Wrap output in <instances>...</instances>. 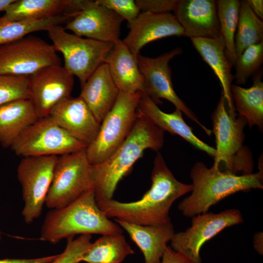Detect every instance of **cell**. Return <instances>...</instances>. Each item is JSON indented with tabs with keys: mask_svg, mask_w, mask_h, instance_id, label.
Returning a JSON list of instances; mask_svg holds the SVG:
<instances>
[{
	"mask_svg": "<svg viewBox=\"0 0 263 263\" xmlns=\"http://www.w3.org/2000/svg\"><path fill=\"white\" fill-rule=\"evenodd\" d=\"M123 20L114 12L95 0H84L81 10L66 23L64 29L80 37L114 43L120 39Z\"/></svg>",
	"mask_w": 263,
	"mask_h": 263,
	"instance_id": "15",
	"label": "cell"
},
{
	"mask_svg": "<svg viewBox=\"0 0 263 263\" xmlns=\"http://www.w3.org/2000/svg\"><path fill=\"white\" fill-rule=\"evenodd\" d=\"M238 23L235 37L237 58L247 47L263 41V22L250 8L246 0L240 1Z\"/></svg>",
	"mask_w": 263,
	"mask_h": 263,
	"instance_id": "28",
	"label": "cell"
},
{
	"mask_svg": "<svg viewBox=\"0 0 263 263\" xmlns=\"http://www.w3.org/2000/svg\"><path fill=\"white\" fill-rule=\"evenodd\" d=\"M84 0H14L0 17V24L36 20L81 10Z\"/></svg>",
	"mask_w": 263,
	"mask_h": 263,
	"instance_id": "21",
	"label": "cell"
},
{
	"mask_svg": "<svg viewBox=\"0 0 263 263\" xmlns=\"http://www.w3.org/2000/svg\"><path fill=\"white\" fill-rule=\"evenodd\" d=\"M213 131L216 144L213 166L234 174L252 173L253 162L250 151L243 145L244 128L247 122L241 116L236 118L228 110L222 94L212 113Z\"/></svg>",
	"mask_w": 263,
	"mask_h": 263,
	"instance_id": "5",
	"label": "cell"
},
{
	"mask_svg": "<svg viewBox=\"0 0 263 263\" xmlns=\"http://www.w3.org/2000/svg\"><path fill=\"white\" fill-rule=\"evenodd\" d=\"M130 31L122 40L135 56L148 43L162 38L183 36L184 30L175 16L170 13L141 12L128 23Z\"/></svg>",
	"mask_w": 263,
	"mask_h": 263,
	"instance_id": "16",
	"label": "cell"
},
{
	"mask_svg": "<svg viewBox=\"0 0 263 263\" xmlns=\"http://www.w3.org/2000/svg\"><path fill=\"white\" fill-rule=\"evenodd\" d=\"M1 239H2L1 233L0 232V242H1Z\"/></svg>",
	"mask_w": 263,
	"mask_h": 263,
	"instance_id": "41",
	"label": "cell"
},
{
	"mask_svg": "<svg viewBox=\"0 0 263 263\" xmlns=\"http://www.w3.org/2000/svg\"><path fill=\"white\" fill-rule=\"evenodd\" d=\"M137 111L163 132L178 135L197 149L211 157L215 156V149L201 140L194 134L192 128L184 120L181 110L176 108L171 113H165L149 96L142 93Z\"/></svg>",
	"mask_w": 263,
	"mask_h": 263,
	"instance_id": "19",
	"label": "cell"
},
{
	"mask_svg": "<svg viewBox=\"0 0 263 263\" xmlns=\"http://www.w3.org/2000/svg\"><path fill=\"white\" fill-rule=\"evenodd\" d=\"M192 189L178 208L183 215L191 217L207 212L209 208L225 197L239 191L263 188V163L258 172L236 175L221 171L212 166L208 168L201 162L190 171Z\"/></svg>",
	"mask_w": 263,
	"mask_h": 263,
	"instance_id": "3",
	"label": "cell"
},
{
	"mask_svg": "<svg viewBox=\"0 0 263 263\" xmlns=\"http://www.w3.org/2000/svg\"><path fill=\"white\" fill-rule=\"evenodd\" d=\"M122 233V228L99 208L92 189L67 206L50 210L42 224L40 238L55 244L76 234Z\"/></svg>",
	"mask_w": 263,
	"mask_h": 263,
	"instance_id": "4",
	"label": "cell"
},
{
	"mask_svg": "<svg viewBox=\"0 0 263 263\" xmlns=\"http://www.w3.org/2000/svg\"><path fill=\"white\" fill-rule=\"evenodd\" d=\"M243 222L242 213L236 209L197 215L192 217L190 227L175 233L170 246L192 263H201L200 252L203 244L224 229Z\"/></svg>",
	"mask_w": 263,
	"mask_h": 263,
	"instance_id": "12",
	"label": "cell"
},
{
	"mask_svg": "<svg viewBox=\"0 0 263 263\" xmlns=\"http://www.w3.org/2000/svg\"><path fill=\"white\" fill-rule=\"evenodd\" d=\"M263 62V41L247 47L236 59L234 79L236 85H244L259 71Z\"/></svg>",
	"mask_w": 263,
	"mask_h": 263,
	"instance_id": "31",
	"label": "cell"
},
{
	"mask_svg": "<svg viewBox=\"0 0 263 263\" xmlns=\"http://www.w3.org/2000/svg\"><path fill=\"white\" fill-rule=\"evenodd\" d=\"M95 2L116 13L128 23L133 21L140 10L133 0H96Z\"/></svg>",
	"mask_w": 263,
	"mask_h": 263,
	"instance_id": "34",
	"label": "cell"
},
{
	"mask_svg": "<svg viewBox=\"0 0 263 263\" xmlns=\"http://www.w3.org/2000/svg\"><path fill=\"white\" fill-rule=\"evenodd\" d=\"M134 253L122 234L103 235L91 243L81 262L87 263H121Z\"/></svg>",
	"mask_w": 263,
	"mask_h": 263,
	"instance_id": "27",
	"label": "cell"
},
{
	"mask_svg": "<svg viewBox=\"0 0 263 263\" xmlns=\"http://www.w3.org/2000/svg\"><path fill=\"white\" fill-rule=\"evenodd\" d=\"M47 32L56 52L63 55L64 67L78 77L81 87L106 62L114 44L68 33L60 25L53 26Z\"/></svg>",
	"mask_w": 263,
	"mask_h": 263,
	"instance_id": "7",
	"label": "cell"
},
{
	"mask_svg": "<svg viewBox=\"0 0 263 263\" xmlns=\"http://www.w3.org/2000/svg\"><path fill=\"white\" fill-rule=\"evenodd\" d=\"M50 116L39 118L18 137L10 147L20 156H61L86 149Z\"/></svg>",
	"mask_w": 263,
	"mask_h": 263,
	"instance_id": "9",
	"label": "cell"
},
{
	"mask_svg": "<svg viewBox=\"0 0 263 263\" xmlns=\"http://www.w3.org/2000/svg\"><path fill=\"white\" fill-rule=\"evenodd\" d=\"M141 250L145 263H161L162 257L175 231L170 222L155 225H143L114 219Z\"/></svg>",
	"mask_w": 263,
	"mask_h": 263,
	"instance_id": "20",
	"label": "cell"
},
{
	"mask_svg": "<svg viewBox=\"0 0 263 263\" xmlns=\"http://www.w3.org/2000/svg\"><path fill=\"white\" fill-rule=\"evenodd\" d=\"M58 156L24 157L17 168L24 206L22 215L30 224L38 218L51 186Z\"/></svg>",
	"mask_w": 263,
	"mask_h": 263,
	"instance_id": "11",
	"label": "cell"
},
{
	"mask_svg": "<svg viewBox=\"0 0 263 263\" xmlns=\"http://www.w3.org/2000/svg\"><path fill=\"white\" fill-rule=\"evenodd\" d=\"M178 0H136L141 12L167 13L173 11Z\"/></svg>",
	"mask_w": 263,
	"mask_h": 263,
	"instance_id": "35",
	"label": "cell"
},
{
	"mask_svg": "<svg viewBox=\"0 0 263 263\" xmlns=\"http://www.w3.org/2000/svg\"><path fill=\"white\" fill-rule=\"evenodd\" d=\"M75 15V13H71L40 19L16 21L0 24V46L20 39L32 32L47 31L53 26L67 23Z\"/></svg>",
	"mask_w": 263,
	"mask_h": 263,
	"instance_id": "29",
	"label": "cell"
},
{
	"mask_svg": "<svg viewBox=\"0 0 263 263\" xmlns=\"http://www.w3.org/2000/svg\"><path fill=\"white\" fill-rule=\"evenodd\" d=\"M190 39L195 49L220 80L222 94L225 98L229 113L236 116L231 91L234 75L225 55V46L223 37L220 35L214 38H197Z\"/></svg>",
	"mask_w": 263,
	"mask_h": 263,
	"instance_id": "23",
	"label": "cell"
},
{
	"mask_svg": "<svg viewBox=\"0 0 263 263\" xmlns=\"http://www.w3.org/2000/svg\"><path fill=\"white\" fill-rule=\"evenodd\" d=\"M182 53L181 48H175L155 58L137 56L139 70L143 76L144 86L142 93L149 96L157 105L161 104V98L172 103L189 119L196 123L208 135L212 131L201 123L193 112L179 98L175 92L171 80L169 62Z\"/></svg>",
	"mask_w": 263,
	"mask_h": 263,
	"instance_id": "13",
	"label": "cell"
},
{
	"mask_svg": "<svg viewBox=\"0 0 263 263\" xmlns=\"http://www.w3.org/2000/svg\"><path fill=\"white\" fill-rule=\"evenodd\" d=\"M30 98L29 76L0 75V106Z\"/></svg>",
	"mask_w": 263,
	"mask_h": 263,
	"instance_id": "32",
	"label": "cell"
},
{
	"mask_svg": "<svg viewBox=\"0 0 263 263\" xmlns=\"http://www.w3.org/2000/svg\"><path fill=\"white\" fill-rule=\"evenodd\" d=\"M57 255L33 259H5L0 260V263H50Z\"/></svg>",
	"mask_w": 263,
	"mask_h": 263,
	"instance_id": "37",
	"label": "cell"
},
{
	"mask_svg": "<svg viewBox=\"0 0 263 263\" xmlns=\"http://www.w3.org/2000/svg\"><path fill=\"white\" fill-rule=\"evenodd\" d=\"M253 13L260 19H263V0H246Z\"/></svg>",
	"mask_w": 263,
	"mask_h": 263,
	"instance_id": "38",
	"label": "cell"
},
{
	"mask_svg": "<svg viewBox=\"0 0 263 263\" xmlns=\"http://www.w3.org/2000/svg\"><path fill=\"white\" fill-rule=\"evenodd\" d=\"M14 0H0V11H4Z\"/></svg>",
	"mask_w": 263,
	"mask_h": 263,
	"instance_id": "40",
	"label": "cell"
},
{
	"mask_svg": "<svg viewBox=\"0 0 263 263\" xmlns=\"http://www.w3.org/2000/svg\"><path fill=\"white\" fill-rule=\"evenodd\" d=\"M263 232H258L254 236V247L260 255L263 254Z\"/></svg>",
	"mask_w": 263,
	"mask_h": 263,
	"instance_id": "39",
	"label": "cell"
},
{
	"mask_svg": "<svg viewBox=\"0 0 263 263\" xmlns=\"http://www.w3.org/2000/svg\"><path fill=\"white\" fill-rule=\"evenodd\" d=\"M81 87L79 96L101 124L113 107L119 93L107 64L100 65Z\"/></svg>",
	"mask_w": 263,
	"mask_h": 263,
	"instance_id": "22",
	"label": "cell"
},
{
	"mask_svg": "<svg viewBox=\"0 0 263 263\" xmlns=\"http://www.w3.org/2000/svg\"><path fill=\"white\" fill-rule=\"evenodd\" d=\"M39 119L29 99H19L0 106V143L4 148L14 142Z\"/></svg>",
	"mask_w": 263,
	"mask_h": 263,
	"instance_id": "25",
	"label": "cell"
},
{
	"mask_svg": "<svg viewBox=\"0 0 263 263\" xmlns=\"http://www.w3.org/2000/svg\"><path fill=\"white\" fill-rule=\"evenodd\" d=\"M105 63L119 92H143L144 79L138 67L137 56L131 52L122 40L114 43Z\"/></svg>",
	"mask_w": 263,
	"mask_h": 263,
	"instance_id": "24",
	"label": "cell"
},
{
	"mask_svg": "<svg viewBox=\"0 0 263 263\" xmlns=\"http://www.w3.org/2000/svg\"><path fill=\"white\" fill-rule=\"evenodd\" d=\"M30 98L39 118L70 97L74 75L61 64L48 66L29 76Z\"/></svg>",
	"mask_w": 263,
	"mask_h": 263,
	"instance_id": "14",
	"label": "cell"
},
{
	"mask_svg": "<svg viewBox=\"0 0 263 263\" xmlns=\"http://www.w3.org/2000/svg\"><path fill=\"white\" fill-rule=\"evenodd\" d=\"M164 142V132L137 113L133 128L121 145L105 160L92 165L96 202L112 199L118 182L144 151L148 149L158 151Z\"/></svg>",
	"mask_w": 263,
	"mask_h": 263,
	"instance_id": "2",
	"label": "cell"
},
{
	"mask_svg": "<svg viewBox=\"0 0 263 263\" xmlns=\"http://www.w3.org/2000/svg\"><path fill=\"white\" fill-rule=\"evenodd\" d=\"M240 3L238 0H217L220 34L225 41V55L231 67L234 66L237 59L235 34L238 23Z\"/></svg>",
	"mask_w": 263,
	"mask_h": 263,
	"instance_id": "30",
	"label": "cell"
},
{
	"mask_svg": "<svg viewBox=\"0 0 263 263\" xmlns=\"http://www.w3.org/2000/svg\"><path fill=\"white\" fill-rule=\"evenodd\" d=\"M173 15L184 37L214 38L221 35L217 0H178Z\"/></svg>",
	"mask_w": 263,
	"mask_h": 263,
	"instance_id": "17",
	"label": "cell"
},
{
	"mask_svg": "<svg viewBox=\"0 0 263 263\" xmlns=\"http://www.w3.org/2000/svg\"><path fill=\"white\" fill-rule=\"evenodd\" d=\"M161 263H192L182 254L167 246L164 252Z\"/></svg>",
	"mask_w": 263,
	"mask_h": 263,
	"instance_id": "36",
	"label": "cell"
},
{
	"mask_svg": "<svg viewBox=\"0 0 263 263\" xmlns=\"http://www.w3.org/2000/svg\"><path fill=\"white\" fill-rule=\"evenodd\" d=\"M91 235H80L74 239V237L67 238V244L64 251L50 263H79L90 245Z\"/></svg>",
	"mask_w": 263,
	"mask_h": 263,
	"instance_id": "33",
	"label": "cell"
},
{
	"mask_svg": "<svg viewBox=\"0 0 263 263\" xmlns=\"http://www.w3.org/2000/svg\"><path fill=\"white\" fill-rule=\"evenodd\" d=\"M49 116L70 134L87 145L94 140L100 128V124L79 96H70L60 102Z\"/></svg>",
	"mask_w": 263,
	"mask_h": 263,
	"instance_id": "18",
	"label": "cell"
},
{
	"mask_svg": "<svg viewBox=\"0 0 263 263\" xmlns=\"http://www.w3.org/2000/svg\"><path fill=\"white\" fill-rule=\"evenodd\" d=\"M142 92H119L110 112L100 124L94 140L86 149L92 165L101 163L124 141L130 133L137 116V107Z\"/></svg>",
	"mask_w": 263,
	"mask_h": 263,
	"instance_id": "6",
	"label": "cell"
},
{
	"mask_svg": "<svg viewBox=\"0 0 263 263\" xmlns=\"http://www.w3.org/2000/svg\"><path fill=\"white\" fill-rule=\"evenodd\" d=\"M61 64L52 44L26 36L0 46V75L30 76L45 67Z\"/></svg>",
	"mask_w": 263,
	"mask_h": 263,
	"instance_id": "10",
	"label": "cell"
},
{
	"mask_svg": "<svg viewBox=\"0 0 263 263\" xmlns=\"http://www.w3.org/2000/svg\"><path fill=\"white\" fill-rule=\"evenodd\" d=\"M92 189V165L86 149L59 156L45 204L51 209L61 208Z\"/></svg>",
	"mask_w": 263,
	"mask_h": 263,
	"instance_id": "8",
	"label": "cell"
},
{
	"mask_svg": "<svg viewBox=\"0 0 263 263\" xmlns=\"http://www.w3.org/2000/svg\"><path fill=\"white\" fill-rule=\"evenodd\" d=\"M262 71L253 76L252 85L248 88L233 84L231 87L232 98L235 111L244 117L250 128L257 126L263 128V82Z\"/></svg>",
	"mask_w": 263,
	"mask_h": 263,
	"instance_id": "26",
	"label": "cell"
},
{
	"mask_svg": "<svg viewBox=\"0 0 263 263\" xmlns=\"http://www.w3.org/2000/svg\"><path fill=\"white\" fill-rule=\"evenodd\" d=\"M150 188L139 200L121 202L113 199L96 202L108 218H113L137 225H148L170 222L169 211L173 203L191 192L192 184L177 180L157 151L151 173Z\"/></svg>",
	"mask_w": 263,
	"mask_h": 263,
	"instance_id": "1",
	"label": "cell"
}]
</instances>
